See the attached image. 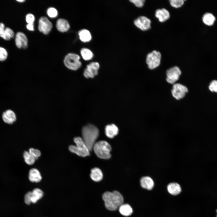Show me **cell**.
Returning <instances> with one entry per match:
<instances>
[{
    "instance_id": "30",
    "label": "cell",
    "mask_w": 217,
    "mask_h": 217,
    "mask_svg": "<svg viewBox=\"0 0 217 217\" xmlns=\"http://www.w3.org/2000/svg\"><path fill=\"white\" fill-rule=\"evenodd\" d=\"M29 152L34 157L36 160L38 159L41 155V152L39 150L33 148H30L29 149Z\"/></svg>"
},
{
    "instance_id": "18",
    "label": "cell",
    "mask_w": 217,
    "mask_h": 217,
    "mask_svg": "<svg viewBox=\"0 0 217 217\" xmlns=\"http://www.w3.org/2000/svg\"><path fill=\"white\" fill-rule=\"evenodd\" d=\"M56 27L59 31L65 32L69 30L70 25L67 20L64 19L59 18L56 21Z\"/></svg>"
},
{
    "instance_id": "1",
    "label": "cell",
    "mask_w": 217,
    "mask_h": 217,
    "mask_svg": "<svg viewBox=\"0 0 217 217\" xmlns=\"http://www.w3.org/2000/svg\"><path fill=\"white\" fill-rule=\"evenodd\" d=\"M102 198L105 207L110 211H115L123 204L124 200L122 195L118 191H107L102 194Z\"/></svg>"
},
{
    "instance_id": "11",
    "label": "cell",
    "mask_w": 217,
    "mask_h": 217,
    "mask_svg": "<svg viewBox=\"0 0 217 217\" xmlns=\"http://www.w3.org/2000/svg\"><path fill=\"white\" fill-rule=\"evenodd\" d=\"M134 25L138 28L143 31H146L151 28V21L147 17L140 16L134 21Z\"/></svg>"
},
{
    "instance_id": "20",
    "label": "cell",
    "mask_w": 217,
    "mask_h": 217,
    "mask_svg": "<svg viewBox=\"0 0 217 217\" xmlns=\"http://www.w3.org/2000/svg\"><path fill=\"white\" fill-rule=\"evenodd\" d=\"M167 188L168 192L173 195H176L179 194L181 190L180 185L175 182L169 184L167 186Z\"/></svg>"
},
{
    "instance_id": "27",
    "label": "cell",
    "mask_w": 217,
    "mask_h": 217,
    "mask_svg": "<svg viewBox=\"0 0 217 217\" xmlns=\"http://www.w3.org/2000/svg\"><path fill=\"white\" fill-rule=\"evenodd\" d=\"M23 157L25 162L27 164L31 165L33 164L36 159L29 152L25 151L23 153Z\"/></svg>"
},
{
    "instance_id": "7",
    "label": "cell",
    "mask_w": 217,
    "mask_h": 217,
    "mask_svg": "<svg viewBox=\"0 0 217 217\" xmlns=\"http://www.w3.org/2000/svg\"><path fill=\"white\" fill-rule=\"evenodd\" d=\"M181 73L180 68L177 66L169 68L166 71V81L169 83L174 84L178 80Z\"/></svg>"
},
{
    "instance_id": "26",
    "label": "cell",
    "mask_w": 217,
    "mask_h": 217,
    "mask_svg": "<svg viewBox=\"0 0 217 217\" xmlns=\"http://www.w3.org/2000/svg\"><path fill=\"white\" fill-rule=\"evenodd\" d=\"M80 53L83 59L86 61L91 59L94 56L91 50L86 48H82L80 50Z\"/></svg>"
},
{
    "instance_id": "15",
    "label": "cell",
    "mask_w": 217,
    "mask_h": 217,
    "mask_svg": "<svg viewBox=\"0 0 217 217\" xmlns=\"http://www.w3.org/2000/svg\"><path fill=\"white\" fill-rule=\"evenodd\" d=\"M105 132L106 135L108 137L112 138L118 134V129L114 124H109L105 126Z\"/></svg>"
},
{
    "instance_id": "38",
    "label": "cell",
    "mask_w": 217,
    "mask_h": 217,
    "mask_svg": "<svg viewBox=\"0 0 217 217\" xmlns=\"http://www.w3.org/2000/svg\"><path fill=\"white\" fill-rule=\"evenodd\" d=\"M216 212H217V209L216 210ZM216 217H217V216H216Z\"/></svg>"
},
{
    "instance_id": "35",
    "label": "cell",
    "mask_w": 217,
    "mask_h": 217,
    "mask_svg": "<svg viewBox=\"0 0 217 217\" xmlns=\"http://www.w3.org/2000/svg\"><path fill=\"white\" fill-rule=\"evenodd\" d=\"M130 1L133 3L137 7L141 8L143 6L145 1L144 0H130Z\"/></svg>"
},
{
    "instance_id": "29",
    "label": "cell",
    "mask_w": 217,
    "mask_h": 217,
    "mask_svg": "<svg viewBox=\"0 0 217 217\" xmlns=\"http://www.w3.org/2000/svg\"><path fill=\"white\" fill-rule=\"evenodd\" d=\"M184 1L183 0H170L169 2L172 6L175 8H178L184 4Z\"/></svg>"
},
{
    "instance_id": "4",
    "label": "cell",
    "mask_w": 217,
    "mask_h": 217,
    "mask_svg": "<svg viewBox=\"0 0 217 217\" xmlns=\"http://www.w3.org/2000/svg\"><path fill=\"white\" fill-rule=\"evenodd\" d=\"M74 141L76 146L71 145L69 146L68 149L71 152L82 157L90 155V151L82 138L80 137H75L74 139Z\"/></svg>"
},
{
    "instance_id": "21",
    "label": "cell",
    "mask_w": 217,
    "mask_h": 217,
    "mask_svg": "<svg viewBox=\"0 0 217 217\" xmlns=\"http://www.w3.org/2000/svg\"><path fill=\"white\" fill-rule=\"evenodd\" d=\"M103 174L101 170L97 168H94L91 169L90 177L91 179L96 182L101 181L103 178Z\"/></svg>"
},
{
    "instance_id": "33",
    "label": "cell",
    "mask_w": 217,
    "mask_h": 217,
    "mask_svg": "<svg viewBox=\"0 0 217 217\" xmlns=\"http://www.w3.org/2000/svg\"><path fill=\"white\" fill-rule=\"evenodd\" d=\"M35 20L34 15L31 13H29L26 15V20L28 24L33 23Z\"/></svg>"
},
{
    "instance_id": "37",
    "label": "cell",
    "mask_w": 217,
    "mask_h": 217,
    "mask_svg": "<svg viewBox=\"0 0 217 217\" xmlns=\"http://www.w3.org/2000/svg\"><path fill=\"white\" fill-rule=\"evenodd\" d=\"M17 1L18 2H24L25 0H17Z\"/></svg>"
},
{
    "instance_id": "28",
    "label": "cell",
    "mask_w": 217,
    "mask_h": 217,
    "mask_svg": "<svg viewBox=\"0 0 217 217\" xmlns=\"http://www.w3.org/2000/svg\"><path fill=\"white\" fill-rule=\"evenodd\" d=\"M48 15L50 17L54 18L56 17L58 15V12L56 9L53 7H50L47 11Z\"/></svg>"
},
{
    "instance_id": "14",
    "label": "cell",
    "mask_w": 217,
    "mask_h": 217,
    "mask_svg": "<svg viewBox=\"0 0 217 217\" xmlns=\"http://www.w3.org/2000/svg\"><path fill=\"white\" fill-rule=\"evenodd\" d=\"M2 118L5 123L9 124H11L16 121V116L13 111L11 109H8L3 112Z\"/></svg>"
},
{
    "instance_id": "25",
    "label": "cell",
    "mask_w": 217,
    "mask_h": 217,
    "mask_svg": "<svg viewBox=\"0 0 217 217\" xmlns=\"http://www.w3.org/2000/svg\"><path fill=\"white\" fill-rule=\"evenodd\" d=\"M215 20V16L212 14L209 13H205L202 18V20L204 24L209 26L212 25Z\"/></svg>"
},
{
    "instance_id": "16",
    "label": "cell",
    "mask_w": 217,
    "mask_h": 217,
    "mask_svg": "<svg viewBox=\"0 0 217 217\" xmlns=\"http://www.w3.org/2000/svg\"><path fill=\"white\" fill-rule=\"evenodd\" d=\"M140 184L143 188L149 190H151L154 185L153 180L149 176L142 177L140 179Z\"/></svg>"
},
{
    "instance_id": "9",
    "label": "cell",
    "mask_w": 217,
    "mask_h": 217,
    "mask_svg": "<svg viewBox=\"0 0 217 217\" xmlns=\"http://www.w3.org/2000/svg\"><path fill=\"white\" fill-rule=\"evenodd\" d=\"M99 68V63L96 62H92L86 65L83 72V74L86 78H93L96 75Z\"/></svg>"
},
{
    "instance_id": "23",
    "label": "cell",
    "mask_w": 217,
    "mask_h": 217,
    "mask_svg": "<svg viewBox=\"0 0 217 217\" xmlns=\"http://www.w3.org/2000/svg\"><path fill=\"white\" fill-rule=\"evenodd\" d=\"M44 193L42 191L38 188L34 189L31 191V200L32 203H35L43 196Z\"/></svg>"
},
{
    "instance_id": "17",
    "label": "cell",
    "mask_w": 217,
    "mask_h": 217,
    "mask_svg": "<svg viewBox=\"0 0 217 217\" xmlns=\"http://www.w3.org/2000/svg\"><path fill=\"white\" fill-rule=\"evenodd\" d=\"M155 15L160 22L165 21L169 18L170 16L169 11L164 8L157 9Z\"/></svg>"
},
{
    "instance_id": "19",
    "label": "cell",
    "mask_w": 217,
    "mask_h": 217,
    "mask_svg": "<svg viewBox=\"0 0 217 217\" xmlns=\"http://www.w3.org/2000/svg\"><path fill=\"white\" fill-rule=\"evenodd\" d=\"M29 178L32 182L38 183L41 181L42 178L40 172L37 169L32 168L29 171Z\"/></svg>"
},
{
    "instance_id": "22",
    "label": "cell",
    "mask_w": 217,
    "mask_h": 217,
    "mask_svg": "<svg viewBox=\"0 0 217 217\" xmlns=\"http://www.w3.org/2000/svg\"><path fill=\"white\" fill-rule=\"evenodd\" d=\"M78 34L80 40L82 42H90L92 39V36L90 32L86 29L79 30Z\"/></svg>"
},
{
    "instance_id": "13",
    "label": "cell",
    "mask_w": 217,
    "mask_h": 217,
    "mask_svg": "<svg viewBox=\"0 0 217 217\" xmlns=\"http://www.w3.org/2000/svg\"><path fill=\"white\" fill-rule=\"evenodd\" d=\"M14 36V31L10 28H5V24L0 23V37L6 40H9Z\"/></svg>"
},
{
    "instance_id": "24",
    "label": "cell",
    "mask_w": 217,
    "mask_h": 217,
    "mask_svg": "<svg viewBox=\"0 0 217 217\" xmlns=\"http://www.w3.org/2000/svg\"><path fill=\"white\" fill-rule=\"evenodd\" d=\"M120 213L122 215L128 216L131 215L133 213V209L131 206L128 204H122L119 208Z\"/></svg>"
},
{
    "instance_id": "36",
    "label": "cell",
    "mask_w": 217,
    "mask_h": 217,
    "mask_svg": "<svg viewBox=\"0 0 217 217\" xmlns=\"http://www.w3.org/2000/svg\"><path fill=\"white\" fill-rule=\"evenodd\" d=\"M27 28L29 30L33 31L34 30L33 23L28 24L26 25Z\"/></svg>"
},
{
    "instance_id": "12",
    "label": "cell",
    "mask_w": 217,
    "mask_h": 217,
    "mask_svg": "<svg viewBox=\"0 0 217 217\" xmlns=\"http://www.w3.org/2000/svg\"><path fill=\"white\" fill-rule=\"evenodd\" d=\"M15 43L18 48H26L28 45V40L26 35L22 32H18L15 37Z\"/></svg>"
},
{
    "instance_id": "31",
    "label": "cell",
    "mask_w": 217,
    "mask_h": 217,
    "mask_svg": "<svg viewBox=\"0 0 217 217\" xmlns=\"http://www.w3.org/2000/svg\"><path fill=\"white\" fill-rule=\"evenodd\" d=\"M8 53L4 48L0 46V61H5L7 58Z\"/></svg>"
},
{
    "instance_id": "2",
    "label": "cell",
    "mask_w": 217,
    "mask_h": 217,
    "mask_svg": "<svg viewBox=\"0 0 217 217\" xmlns=\"http://www.w3.org/2000/svg\"><path fill=\"white\" fill-rule=\"evenodd\" d=\"M82 135L83 141L90 151H91L99 135L98 128L92 124L86 125L82 128Z\"/></svg>"
},
{
    "instance_id": "34",
    "label": "cell",
    "mask_w": 217,
    "mask_h": 217,
    "mask_svg": "<svg viewBox=\"0 0 217 217\" xmlns=\"http://www.w3.org/2000/svg\"><path fill=\"white\" fill-rule=\"evenodd\" d=\"M24 202L25 203L29 205L32 203L31 200V191L27 192L24 196Z\"/></svg>"
},
{
    "instance_id": "3",
    "label": "cell",
    "mask_w": 217,
    "mask_h": 217,
    "mask_svg": "<svg viewBox=\"0 0 217 217\" xmlns=\"http://www.w3.org/2000/svg\"><path fill=\"white\" fill-rule=\"evenodd\" d=\"M93 149L96 155L99 158L108 159L111 157V147L109 143L105 141L102 140L96 142Z\"/></svg>"
},
{
    "instance_id": "32",
    "label": "cell",
    "mask_w": 217,
    "mask_h": 217,
    "mask_svg": "<svg viewBox=\"0 0 217 217\" xmlns=\"http://www.w3.org/2000/svg\"><path fill=\"white\" fill-rule=\"evenodd\" d=\"M209 88L211 92L217 93V80H214L212 81L209 84Z\"/></svg>"
},
{
    "instance_id": "10",
    "label": "cell",
    "mask_w": 217,
    "mask_h": 217,
    "mask_svg": "<svg viewBox=\"0 0 217 217\" xmlns=\"http://www.w3.org/2000/svg\"><path fill=\"white\" fill-rule=\"evenodd\" d=\"M52 28L51 22L45 17H41L39 20L38 28L39 31L45 35L49 34Z\"/></svg>"
},
{
    "instance_id": "8",
    "label": "cell",
    "mask_w": 217,
    "mask_h": 217,
    "mask_svg": "<svg viewBox=\"0 0 217 217\" xmlns=\"http://www.w3.org/2000/svg\"><path fill=\"white\" fill-rule=\"evenodd\" d=\"M188 92V89L186 86L178 83L174 84L171 90L172 96L178 100L184 98Z\"/></svg>"
},
{
    "instance_id": "5",
    "label": "cell",
    "mask_w": 217,
    "mask_h": 217,
    "mask_svg": "<svg viewBox=\"0 0 217 217\" xmlns=\"http://www.w3.org/2000/svg\"><path fill=\"white\" fill-rule=\"evenodd\" d=\"M64 63L67 68L74 71L78 69L82 65L79 56L73 53H69L65 56Z\"/></svg>"
},
{
    "instance_id": "6",
    "label": "cell",
    "mask_w": 217,
    "mask_h": 217,
    "mask_svg": "<svg viewBox=\"0 0 217 217\" xmlns=\"http://www.w3.org/2000/svg\"><path fill=\"white\" fill-rule=\"evenodd\" d=\"M161 58V54L158 51L154 50L148 54L146 61L149 68L153 69L158 67L160 64Z\"/></svg>"
}]
</instances>
